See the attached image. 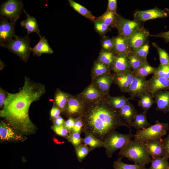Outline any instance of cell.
<instances>
[{"label": "cell", "instance_id": "6da1fadb", "mask_svg": "<svg viewBox=\"0 0 169 169\" xmlns=\"http://www.w3.org/2000/svg\"><path fill=\"white\" fill-rule=\"evenodd\" d=\"M45 92L44 85L32 81L25 77L24 84L19 91L15 93H8L3 108L0 110V116L23 132H32L34 126L29 117V107Z\"/></svg>", "mask_w": 169, "mask_h": 169}, {"label": "cell", "instance_id": "7a4b0ae2", "mask_svg": "<svg viewBox=\"0 0 169 169\" xmlns=\"http://www.w3.org/2000/svg\"><path fill=\"white\" fill-rule=\"evenodd\" d=\"M106 97L85 103L80 117L83 123L82 133L91 134L103 142L109 133L119 127L125 126L132 131L118 110L105 102Z\"/></svg>", "mask_w": 169, "mask_h": 169}, {"label": "cell", "instance_id": "3957f363", "mask_svg": "<svg viewBox=\"0 0 169 169\" xmlns=\"http://www.w3.org/2000/svg\"><path fill=\"white\" fill-rule=\"evenodd\" d=\"M118 154L136 164L146 165L149 164L151 159L146 143L135 140L130 141L124 148L120 150Z\"/></svg>", "mask_w": 169, "mask_h": 169}, {"label": "cell", "instance_id": "277c9868", "mask_svg": "<svg viewBox=\"0 0 169 169\" xmlns=\"http://www.w3.org/2000/svg\"><path fill=\"white\" fill-rule=\"evenodd\" d=\"M134 135L130 131L128 134H122L115 130L109 133L104 141V147L107 157H111L116 151L124 148Z\"/></svg>", "mask_w": 169, "mask_h": 169}, {"label": "cell", "instance_id": "5b68a950", "mask_svg": "<svg viewBox=\"0 0 169 169\" xmlns=\"http://www.w3.org/2000/svg\"><path fill=\"white\" fill-rule=\"evenodd\" d=\"M169 130L168 123L161 122L156 120L154 125L136 130L134 137L135 140L146 143L148 141L161 138L166 135Z\"/></svg>", "mask_w": 169, "mask_h": 169}, {"label": "cell", "instance_id": "8992f818", "mask_svg": "<svg viewBox=\"0 0 169 169\" xmlns=\"http://www.w3.org/2000/svg\"><path fill=\"white\" fill-rule=\"evenodd\" d=\"M30 40L28 38V35L24 37L17 36L8 43L2 47L8 49L15 54L24 61L28 59L30 53Z\"/></svg>", "mask_w": 169, "mask_h": 169}, {"label": "cell", "instance_id": "52a82bcc", "mask_svg": "<svg viewBox=\"0 0 169 169\" xmlns=\"http://www.w3.org/2000/svg\"><path fill=\"white\" fill-rule=\"evenodd\" d=\"M23 7L21 0H7L1 5L0 15L9 19L10 22L16 23L19 18Z\"/></svg>", "mask_w": 169, "mask_h": 169}, {"label": "cell", "instance_id": "ba28073f", "mask_svg": "<svg viewBox=\"0 0 169 169\" xmlns=\"http://www.w3.org/2000/svg\"><path fill=\"white\" fill-rule=\"evenodd\" d=\"M142 27L141 22L128 20L119 14L117 16L115 28L118 34L128 39Z\"/></svg>", "mask_w": 169, "mask_h": 169}, {"label": "cell", "instance_id": "9c48e42d", "mask_svg": "<svg viewBox=\"0 0 169 169\" xmlns=\"http://www.w3.org/2000/svg\"><path fill=\"white\" fill-rule=\"evenodd\" d=\"M8 19L4 17H0V45L8 43L17 36L15 33V23L8 22Z\"/></svg>", "mask_w": 169, "mask_h": 169}, {"label": "cell", "instance_id": "30bf717a", "mask_svg": "<svg viewBox=\"0 0 169 169\" xmlns=\"http://www.w3.org/2000/svg\"><path fill=\"white\" fill-rule=\"evenodd\" d=\"M85 103L76 96L69 95L68 100L64 111L69 118L76 119L80 117Z\"/></svg>", "mask_w": 169, "mask_h": 169}, {"label": "cell", "instance_id": "8fae6325", "mask_svg": "<svg viewBox=\"0 0 169 169\" xmlns=\"http://www.w3.org/2000/svg\"><path fill=\"white\" fill-rule=\"evenodd\" d=\"M169 13L168 9L162 10L155 8L146 10H138L134 14V19L139 22H145L146 20L159 18H166Z\"/></svg>", "mask_w": 169, "mask_h": 169}, {"label": "cell", "instance_id": "7c38bea8", "mask_svg": "<svg viewBox=\"0 0 169 169\" xmlns=\"http://www.w3.org/2000/svg\"><path fill=\"white\" fill-rule=\"evenodd\" d=\"M140 77L135 76L127 91L131 97L140 98L143 94L149 92L148 81Z\"/></svg>", "mask_w": 169, "mask_h": 169}, {"label": "cell", "instance_id": "4fadbf2b", "mask_svg": "<svg viewBox=\"0 0 169 169\" xmlns=\"http://www.w3.org/2000/svg\"><path fill=\"white\" fill-rule=\"evenodd\" d=\"M150 34L142 26L137 30L128 39V44L130 51L133 52L138 49L148 41Z\"/></svg>", "mask_w": 169, "mask_h": 169}, {"label": "cell", "instance_id": "5bb4252c", "mask_svg": "<svg viewBox=\"0 0 169 169\" xmlns=\"http://www.w3.org/2000/svg\"><path fill=\"white\" fill-rule=\"evenodd\" d=\"M113 82L123 92H127L135 75L131 70L114 74Z\"/></svg>", "mask_w": 169, "mask_h": 169}, {"label": "cell", "instance_id": "9a60e30c", "mask_svg": "<svg viewBox=\"0 0 169 169\" xmlns=\"http://www.w3.org/2000/svg\"><path fill=\"white\" fill-rule=\"evenodd\" d=\"M76 96L85 103L91 102L107 97L92 83Z\"/></svg>", "mask_w": 169, "mask_h": 169}, {"label": "cell", "instance_id": "2e32d148", "mask_svg": "<svg viewBox=\"0 0 169 169\" xmlns=\"http://www.w3.org/2000/svg\"><path fill=\"white\" fill-rule=\"evenodd\" d=\"M148 81V92L152 96L157 92L169 90V79L153 75Z\"/></svg>", "mask_w": 169, "mask_h": 169}, {"label": "cell", "instance_id": "e0dca14e", "mask_svg": "<svg viewBox=\"0 0 169 169\" xmlns=\"http://www.w3.org/2000/svg\"><path fill=\"white\" fill-rule=\"evenodd\" d=\"M153 97L156 105V110L164 113L169 112V90L157 92Z\"/></svg>", "mask_w": 169, "mask_h": 169}, {"label": "cell", "instance_id": "ac0fdd59", "mask_svg": "<svg viewBox=\"0 0 169 169\" xmlns=\"http://www.w3.org/2000/svg\"><path fill=\"white\" fill-rule=\"evenodd\" d=\"M95 85L106 96L109 95V92L111 84L113 82L114 75L106 74L97 77L92 80Z\"/></svg>", "mask_w": 169, "mask_h": 169}, {"label": "cell", "instance_id": "d6986e66", "mask_svg": "<svg viewBox=\"0 0 169 169\" xmlns=\"http://www.w3.org/2000/svg\"><path fill=\"white\" fill-rule=\"evenodd\" d=\"M146 143L147 151L152 158L163 156V140L161 138L148 141Z\"/></svg>", "mask_w": 169, "mask_h": 169}, {"label": "cell", "instance_id": "ffe728a7", "mask_svg": "<svg viewBox=\"0 0 169 169\" xmlns=\"http://www.w3.org/2000/svg\"><path fill=\"white\" fill-rule=\"evenodd\" d=\"M114 46L112 52L116 55L128 54L131 51L129 46L128 39L118 34L113 37Z\"/></svg>", "mask_w": 169, "mask_h": 169}, {"label": "cell", "instance_id": "44dd1931", "mask_svg": "<svg viewBox=\"0 0 169 169\" xmlns=\"http://www.w3.org/2000/svg\"><path fill=\"white\" fill-rule=\"evenodd\" d=\"M118 111L121 118L129 126L138 113L130 101H127Z\"/></svg>", "mask_w": 169, "mask_h": 169}, {"label": "cell", "instance_id": "7402d4cb", "mask_svg": "<svg viewBox=\"0 0 169 169\" xmlns=\"http://www.w3.org/2000/svg\"><path fill=\"white\" fill-rule=\"evenodd\" d=\"M127 55L126 54L116 55L111 69L114 74L132 69L128 59Z\"/></svg>", "mask_w": 169, "mask_h": 169}, {"label": "cell", "instance_id": "603a6c76", "mask_svg": "<svg viewBox=\"0 0 169 169\" xmlns=\"http://www.w3.org/2000/svg\"><path fill=\"white\" fill-rule=\"evenodd\" d=\"M38 35L40 38L39 41L33 47L30 48V51L33 52V55L38 56L43 54H53V51L49 45L47 39L45 36L42 37L39 34Z\"/></svg>", "mask_w": 169, "mask_h": 169}, {"label": "cell", "instance_id": "cb8c5ba5", "mask_svg": "<svg viewBox=\"0 0 169 169\" xmlns=\"http://www.w3.org/2000/svg\"><path fill=\"white\" fill-rule=\"evenodd\" d=\"M23 10L26 15L27 18L20 22V24L21 26L26 29L28 35L31 33L34 32L39 34L40 31L36 18L28 14L24 9Z\"/></svg>", "mask_w": 169, "mask_h": 169}, {"label": "cell", "instance_id": "d4e9b609", "mask_svg": "<svg viewBox=\"0 0 169 169\" xmlns=\"http://www.w3.org/2000/svg\"><path fill=\"white\" fill-rule=\"evenodd\" d=\"M135 100L131 97H126L124 96H112L110 95L106 97L105 102L113 108L118 110L126 103L131 100Z\"/></svg>", "mask_w": 169, "mask_h": 169}, {"label": "cell", "instance_id": "484cf974", "mask_svg": "<svg viewBox=\"0 0 169 169\" xmlns=\"http://www.w3.org/2000/svg\"><path fill=\"white\" fill-rule=\"evenodd\" d=\"M146 114L143 111L140 113H138L129 125L130 127H134L136 130H138L150 126L151 125L147 120Z\"/></svg>", "mask_w": 169, "mask_h": 169}, {"label": "cell", "instance_id": "4316f807", "mask_svg": "<svg viewBox=\"0 0 169 169\" xmlns=\"http://www.w3.org/2000/svg\"><path fill=\"white\" fill-rule=\"evenodd\" d=\"M0 137L2 140H18L21 137L16 134L12 128L3 122L0 125Z\"/></svg>", "mask_w": 169, "mask_h": 169}, {"label": "cell", "instance_id": "83f0119b", "mask_svg": "<svg viewBox=\"0 0 169 169\" xmlns=\"http://www.w3.org/2000/svg\"><path fill=\"white\" fill-rule=\"evenodd\" d=\"M111 69L108 66L95 60L94 62L91 69L92 80L97 77L111 74Z\"/></svg>", "mask_w": 169, "mask_h": 169}, {"label": "cell", "instance_id": "f1b7e54d", "mask_svg": "<svg viewBox=\"0 0 169 169\" xmlns=\"http://www.w3.org/2000/svg\"><path fill=\"white\" fill-rule=\"evenodd\" d=\"M70 6L75 11L85 18L93 22L96 18L91 12L84 7L73 0H68Z\"/></svg>", "mask_w": 169, "mask_h": 169}, {"label": "cell", "instance_id": "f546056e", "mask_svg": "<svg viewBox=\"0 0 169 169\" xmlns=\"http://www.w3.org/2000/svg\"><path fill=\"white\" fill-rule=\"evenodd\" d=\"M116 56V55L112 52L101 49L96 60L106 65L112 69Z\"/></svg>", "mask_w": 169, "mask_h": 169}, {"label": "cell", "instance_id": "4dcf8cb0", "mask_svg": "<svg viewBox=\"0 0 169 169\" xmlns=\"http://www.w3.org/2000/svg\"><path fill=\"white\" fill-rule=\"evenodd\" d=\"M155 101L152 95L149 92L146 93L140 97L138 101V106L147 114V111L151 108Z\"/></svg>", "mask_w": 169, "mask_h": 169}, {"label": "cell", "instance_id": "1f68e13d", "mask_svg": "<svg viewBox=\"0 0 169 169\" xmlns=\"http://www.w3.org/2000/svg\"><path fill=\"white\" fill-rule=\"evenodd\" d=\"M69 95L58 90L56 91L54 98L56 106L61 111H64L67 103Z\"/></svg>", "mask_w": 169, "mask_h": 169}, {"label": "cell", "instance_id": "d6a6232c", "mask_svg": "<svg viewBox=\"0 0 169 169\" xmlns=\"http://www.w3.org/2000/svg\"><path fill=\"white\" fill-rule=\"evenodd\" d=\"M85 137L82 139V143L89 146L93 150L97 148L104 147V142L92 135L84 133Z\"/></svg>", "mask_w": 169, "mask_h": 169}, {"label": "cell", "instance_id": "836d02e7", "mask_svg": "<svg viewBox=\"0 0 169 169\" xmlns=\"http://www.w3.org/2000/svg\"><path fill=\"white\" fill-rule=\"evenodd\" d=\"M118 15V14L116 15L111 13L105 12L102 15L96 18L108 26L110 28H115Z\"/></svg>", "mask_w": 169, "mask_h": 169}, {"label": "cell", "instance_id": "e575fe53", "mask_svg": "<svg viewBox=\"0 0 169 169\" xmlns=\"http://www.w3.org/2000/svg\"><path fill=\"white\" fill-rule=\"evenodd\" d=\"M168 159L165 156L152 158L151 166L148 169H169Z\"/></svg>", "mask_w": 169, "mask_h": 169}, {"label": "cell", "instance_id": "d590c367", "mask_svg": "<svg viewBox=\"0 0 169 169\" xmlns=\"http://www.w3.org/2000/svg\"><path fill=\"white\" fill-rule=\"evenodd\" d=\"M156 68L150 65L148 62H145L134 73L135 76L146 79L148 75L154 74Z\"/></svg>", "mask_w": 169, "mask_h": 169}, {"label": "cell", "instance_id": "8d00e7d4", "mask_svg": "<svg viewBox=\"0 0 169 169\" xmlns=\"http://www.w3.org/2000/svg\"><path fill=\"white\" fill-rule=\"evenodd\" d=\"M123 157H120L114 161L113 163L114 169H148L145 165L135 163L134 164H125L122 161Z\"/></svg>", "mask_w": 169, "mask_h": 169}, {"label": "cell", "instance_id": "74e56055", "mask_svg": "<svg viewBox=\"0 0 169 169\" xmlns=\"http://www.w3.org/2000/svg\"><path fill=\"white\" fill-rule=\"evenodd\" d=\"M150 46L148 40L142 46L132 52L137 58L144 62H147V58Z\"/></svg>", "mask_w": 169, "mask_h": 169}, {"label": "cell", "instance_id": "f35d334b", "mask_svg": "<svg viewBox=\"0 0 169 169\" xmlns=\"http://www.w3.org/2000/svg\"><path fill=\"white\" fill-rule=\"evenodd\" d=\"M93 150L87 145L82 143L75 149L76 156L79 162H81L88 155V153Z\"/></svg>", "mask_w": 169, "mask_h": 169}, {"label": "cell", "instance_id": "ab89813d", "mask_svg": "<svg viewBox=\"0 0 169 169\" xmlns=\"http://www.w3.org/2000/svg\"><path fill=\"white\" fill-rule=\"evenodd\" d=\"M152 45L156 49L158 53L160 64L169 65V55L167 52L160 47L155 42H153Z\"/></svg>", "mask_w": 169, "mask_h": 169}, {"label": "cell", "instance_id": "60d3db41", "mask_svg": "<svg viewBox=\"0 0 169 169\" xmlns=\"http://www.w3.org/2000/svg\"><path fill=\"white\" fill-rule=\"evenodd\" d=\"M127 58L134 73L145 63L136 57L131 51L128 54Z\"/></svg>", "mask_w": 169, "mask_h": 169}, {"label": "cell", "instance_id": "b9f144b4", "mask_svg": "<svg viewBox=\"0 0 169 169\" xmlns=\"http://www.w3.org/2000/svg\"><path fill=\"white\" fill-rule=\"evenodd\" d=\"M94 28L96 32L102 37L110 30V27L108 26L97 18L93 21Z\"/></svg>", "mask_w": 169, "mask_h": 169}, {"label": "cell", "instance_id": "7bdbcfd3", "mask_svg": "<svg viewBox=\"0 0 169 169\" xmlns=\"http://www.w3.org/2000/svg\"><path fill=\"white\" fill-rule=\"evenodd\" d=\"M101 49L107 51H112L114 46L113 37L110 38L107 36H103L100 41Z\"/></svg>", "mask_w": 169, "mask_h": 169}, {"label": "cell", "instance_id": "ee69618b", "mask_svg": "<svg viewBox=\"0 0 169 169\" xmlns=\"http://www.w3.org/2000/svg\"><path fill=\"white\" fill-rule=\"evenodd\" d=\"M153 75L169 79V65H164L160 64L156 68Z\"/></svg>", "mask_w": 169, "mask_h": 169}, {"label": "cell", "instance_id": "f6af8a7d", "mask_svg": "<svg viewBox=\"0 0 169 169\" xmlns=\"http://www.w3.org/2000/svg\"><path fill=\"white\" fill-rule=\"evenodd\" d=\"M80 133L76 132L70 134L67 137L75 149L82 143V139L80 137Z\"/></svg>", "mask_w": 169, "mask_h": 169}, {"label": "cell", "instance_id": "bcb514c9", "mask_svg": "<svg viewBox=\"0 0 169 169\" xmlns=\"http://www.w3.org/2000/svg\"><path fill=\"white\" fill-rule=\"evenodd\" d=\"M52 128L55 133L58 135L67 138L69 136V131L64 125L57 126L54 125Z\"/></svg>", "mask_w": 169, "mask_h": 169}, {"label": "cell", "instance_id": "7dc6e473", "mask_svg": "<svg viewBox=\"0 0 169 169\" xmlns=\"http://www.w3.org/2000/svg\"><path fill=\"white\" fill-rule=\"evenodd\" d=\"M117 6L116 0H108V5L106 12L113 13L116 15L117 13Z\"/></svg>", "mask_w": 169, "mask_h": 169}, {"label": "cell", "instance_id": "c3c4849f", "mask_svg": "<svg viewBox=\"0 0 169 169\" xmlns=\"http://www.w3.org/2000/svg\"><path fill=\"white\" fill-rule=\"evenodd\" d=\"M74 126L71 133L78 132L81 133L83 126V123L80 117L74 119Z\"/></svg>", "mask_w": 169, "mask_h": 169}, {"label": "cell", "instance_id": "681fc988", "mask_svg": "<svg viewBox=\"0 0 169 169\" xmlns=\"http://www.w3.org/2000/svg\"><path fill=\"white\" fill-rule=\"evenodd\" d=\"M74 121V119L72 118H69L65 121V123L64 125V126L70 134H71L73 129Z\"/></svg>", "mask_w": 169, "mask_h": 169}, {"label": "cell", "instance_id": "f907efd6", "mask_svg": "<svg viewBox=\"0 0 169 169\" xmlns=\"http://www.w3.org/2000/svg\"><path fill=\"white\" fill-rule=\"evenodd\" d=\"M164 155L163 156L169 158V133L167 136L163 140Z\"/></svg>", "mask_w": 169, "mask_h": 169}, {"label": "cell", "instance_id": "816d5d0a", "mask_svg": "<svg viewBox=\"0 0 169 169\" xmlns=\"http://www.w3.org/2000/svg\"><path fill=\"white\" fill-rule=\"evenodd\" d=\"M8 95V92H7L1 87L0 89V107L3 106L4 103L6 100Z\"/></svg>", "mask_w": 169, "mask_h": 169}, {"label": "cell", "instance_id": "f5cc1de1", "mask_svg": "<svg viewBox=\"0 0 169 169\" xmlns=\"http://www.w3.org/2000/svg\"><path fill=\"white\" fill-rule=\"evenodd\" d=\"M151 37H159L164 39L166 42H169V31L161 32L160 33L155 35H150Z\"/></svg>", "mask_w": 169, "mask_h": 169}, {"label": "cell", "instance_id": "db71d44e", "mask_svg": "<svg viewBox=\"0 0 169 169\" xmlns=\"http://www.w3.org/2000/svg\"><path fill=\"white\" fill-rule=\"evenodd\" d=\"M61 111L57 107L53 106L51 109L50 115L52 118L56 119L59 116Z\"/></svg>", "mask_w": 169, "mask_h": 169}, {"label": "cell", "instance_id": "11a10c76", "mask_svg": "<svg viewBox=\"0 0 169 169\" xmlns=\"http://www.w3.org/2000/svg\"><path fill=\"white\" fill-rule=\"evenodd\" d=\"M65 121L60 116L55 119L54 121V125L57 126L64 125Z\"/></svg>", "mask_w": 169, "mask_h": 169}, {"label": "cell", "instance_id": "9f6ffc18", "mask_svg": "<svg viewBox=\"0 0 169 169\" xmlns=\"http://www.w3.org/2000/svg\"><path fill=\"white\" fill-rule=\"evenodd\" d=\"M4 67V64L0 60V69H2Z\"/></svg>", "mask_w": 169, "mask_h": 169}]
</instances>
